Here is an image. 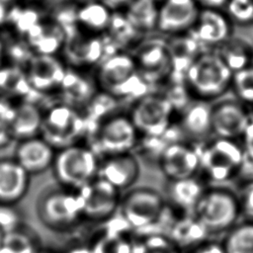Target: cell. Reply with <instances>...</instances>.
Masks as SVG:
<instances>
[{
	"label": "cell",
	"instance_id": "1",
	"mask_svg": "<svg viewBox=\"0 0 253 253\" xmlns=\"http://www.w3.org/2000/svg\"><path fill=\"white\" fill-rule=\"evenodd\" d=\"M97 81L114 98L139 99L148 94V84L139 75L131 54L115 51L99 63Z\"/></svg>",
	"mask_w": 253,
	"mask_h": 253
},
{
	"label": "cell",
	"instance_id": "2",
	"mask_svg": "<svg viewBox=\"0 0 253 253\" xmlns=\"http://www.w3.org/2000/svg\"><path fill=\"white\" fill-rule=\"evenodd\" d=\"M99 157L90 148L79 143L55 152L52 167L58 182L78 191L98 177Z\"/></svg>",
	"mask_w": 253,
	"mask_h": 253
},
{
	"label": "cell",
	"instance_id": "3",
	"mask_svg": "<svg viewBox=\"0 0 253 253\" xmlns=\"http://www.w3.org/2000/svg\"><path fill=\"white\" fill-rule=\"evenodd\" d=\"M232 77V71L217 53L203 52L195 58L184 75L186 88L203 98L222 94Z\"/></svg>",
	"mask_w": 253,
	"mask_h": 253
},
{
	"label": "cell",
	"instance_id": "4",
	"mask_svg": "<svg viewBox=\"0 0 253 253\" xmlns=\"http://www.w3.org/2000/svg\"><path fill=\"white\" fill-rule=\"evenodd\" d=\"M86 119L66 103H58L43 113L42 137L55 150L77 143L84 134Z\"/></svg>",
	"mask_w": 253,
	"mask_h": 253
},
{
	"label": "cell",
	"instance_id": "5",
	"mask_svg": "<svg viewBox=\"0 0 253 253\" xmlns=\"http://www.w3.org/2000/svg\"><path fill=\"white\" fill-rule=\"evenodd\" d=\"M240 213L238 198L223 189L206 190L193 211L209 233L230 228Z\"/></svg>",
	"mask_w": 253,
	"mask_h": 253
},
{
	"label": "cell",
	"instance_id": "6",
	"mask_svg": "<svg viewBox=\"0 0 253 253\" xmlns=\"http://www.w3.org/2000/svg\"><path fill=\"white\" fill-rule=\"evenodd\" d=\"M120 207L126 225L141 233L150 228L167 208L162 196L150 188L131 190L121 201Z\"/></svg>",
	"mask_w": 253,
	"mask_h": 253
},
{
	"label": "cell",
	"instance_id": "7",
	"mask_svg": "<svg viewBox=\"0 0 253 253\" xmlns=\"http://www.w3.org/2000/svg\"><path fill=\"white\" fill-rule=\"evenodd\" d=\"M174 108L168 97L146 94L133 105L129 119L139 134L157 138L168 130Z\"/></svg>",
	"mask_w": 253,
	"mask_h": 253
},
{
	"label": "cell",
	"instance_id": "8",
	"mask_svg": "<svg viewBox=\"0 0 253 253\" xmlns=\"http://www.w3.org/2000/svg\"><path fill=\"white\" fill-rule=\"evenodd\" d=\"M138 134L129 117L113 116L104 120L98 126L90 148L98 157L128 153L136 144Z\"/></svg>",
	"mask_w": 253,
	"mask_h": 253
},
{
	"label": "cell",
	"instance_id": "9",
	"mask_svg": "<svg viewBox=\"0 0 253 253\" xmlns=\"http://www.w3.org/2000/svg\"><path fill=\"white\" fill-rule=\"evenodd\" d=\"M200 168L214 182H223L238 171L244 150L231 139L218 138L210 145L197 148Z\"/></svg>",
	"mask_w": 253,
	"mask_h": 253
},
{
	"label": "cell",
	"instance_id": "10",
	"mask_svg": "<svg viewBox=\"0 0 253 253\" xmlns=\"http://www.w3.org/2000/svg\"><path fill=\"white\" fill-rule=\"evenodd\" d=\"M37 211L42 223L56 229L67 228L82 216L78 193L67 190H51L42 194Z\"/></svg>",
	"mask_w": 253,
	"mask_h": 253
},
{
	"label": "cell",
	"instance_id": "11",
	"mask_svg": "<svg viewBox=\"0 0 253 253\" xmlns=\"http://www.w3.org/2000/svg\"><path fill=\"white\" fill-rule=\"evenodd\" d=\"M131 56L139 75L148 85L171 79L173 67L166 41L145 40L137 44Z\"/></svg>",
	"mask_w": 253,
	"mask_h": 253
},
{
	"label": "cell",
	"instance_id": "12",
	"mask_svg": "<svg viewBox=\"0 0 253 253\" xmlns=\"http://www.w3.org/2000/svg\"><path fill=\"white\" fill-rule=\"evenodd\" d=\"M77 193L81 202L82 216L90 219H108L120 207V191L99 177Z\"/></svg>",
	"mask_w": 253,
	"mask_h": 253
},
{
	"label": "cell",
	"instance_id": "13",
	"mask_svg": "<svg viewBox=\"0 0 253 253\" xmlns=\"http://www.w3.org/2000/svg\"><path fill=\"white\" fill-rule=\"evenodd\" d=\"M159 165L169 181L194 177L200 168L197 148L180 141L170 142L160 152Z\"/></svg>",
	"mask_w": 253,
	"mask_h": 253
},
{
	"label": "cell",
	"instance_id": "14",
	"mask_svg": "<svg viewBox=\"0 0 253 253\" xmlns=\"http://www.w3.org/2000/svg\"><path fill=\"white\" fill-rule=\"evenodd\" d=\"M196 0H163L158 6L156 30L171 36L190 31L198 15Z\"/></svg>",
	"mask_w": 253,
	"mask_h": 253
},
{
	"label": "cell",
	"instance_id": "15",
	"mask_svg": "<svg viewBox=\"0 0 253 253\" xmlns=\"http://www.w3.org/2000/svg\"><path fill=\"white\" fill-rule=\"evenodd\" d=\"M24 70L32 88L41 93L58 89L67 68L56 55L34 53L27 59Z\"/></svg>",
	"mask_w": 253,
	"mask_h": 253
},
{
	"label": "cell",
	"instance_id": "16",
	"mask_svg": "<svg viewBox=\"0 0 253 253\" xmlns=\"http://www.w3.org/2000/svg\"><path fill=\"white\" fill-rule=\"evenodd\" d=\"M138 175L139 163L130 152L107 156L100 161L98 177L119 191L130 187Z\"/></svg>",
	"mask_w": 253,
	"mask_h": 253
},
{
	"label": "cell",
	"instance_id": "17",
	"mask_svg": "<svg viewBox=\"0 0 253 253\" xmlns=\"http://www.w3.org/2000/svg\"><path fill=\"white\" fill-rule=\"evenodd\" d=\"M55 149L42 136L20 140L15 150V160L31 175L46 170L52 165Z\"/></svg>",
	"mask_w": 253,
	"mask_h": 253
},
{
	"label": "cell",
	"instance_id": "18",
	"mask_svg": "<svg viewBox=\"0 0 253 253\" xmlns=\"http://www.w3.org/2000/svg\"><path fill=\"white\" fill-rule=\"evenodd\" d=\"M249 118L240 104L224 101L212 108L211 129L219 138L231 139L243 134Z\"/></svg>",
	"mask_w": 253,
	"mask_h": 253
},
{
	"label": "cell",
	"instance_id": "19",
	"mask_svg": "<svg viewBox=\"0 0 253 253\" xmlns=\"http://www.w3.org/2000/svg\"><path fill=\"white\" fill-rule=\"evenodd\" d=\"M64 54L69 64L74 67L99 64L104 59L105 43L96 35H72L64 42Z\"/></svg>",
	"mask_w": 253,
	"mask_h": 253
},
{
	"label": "cell",
	"instance_id": "20",
	"mask_svg": "<svg viewBox=\"0 0 253 253\" xmlns=\"http://www.w3.org/2000/svg\"><path fill=\"white\" fill-rule=\"evenodd\" d=\"M230 34V27L223 15L215 9L206 8L199 12L190 34L200 45H213L223 42Z\"/></svg>",
	"mask_w": 253,
	"mask_h": 253
},
{
	"label": "cell",
	"instance_id": "21",
	"mask_svg": "<svg viewBox=\"0 0 253 253\" xmlns=\"http://www.w3.org/2000/svg\"><path fill=\"white\" fill-rule=\"evenodd\" d=\"M30 174L15 159H0V204L12 205L26 194Z\"/></svg>",
	"mask_w": 253,
	"mask_h": 253
},
{
	"label": "cell",
	"instance_id": "22",
	"mask_svg": "<svg viewBox=\"0 0 253 253\" xmlns=\"http://www.w3.org/2000/svg\"><path fill=\"white\" fill-rule=\"evenodd\" d=\"M172 60V75L177 83L184 82V75L200 53L201 45L191 35H175L166 41Z\"/></svg>",
	"mask_w": 253,
	"mask_h": 253
},
{
	"label": "cell",
	"instance_id": "23",
	"mask_svg": "<svg viewBox=\"0 0 253 253\" xmlns=\"http://www.w3.org/2000/svg\"><path fill=\"white\" fill-rule=\"evenodd\" d=\"M43 112L32 101L23 100L15 106L10 127L14 139L24 140L41 133Z\"/></svg>",
	"mask_w": 253,
	"mask_h": 253
},
{
	"label": "cell",
	"instance_id": "24",
	"mask_svg": "<svg viewBox=\"0 0 253 253\" xmlns=\"http://www.w3.org/2000/svg\"><path fill=\"white\" fill-rule=\"evenodd\" d=\"M25 36L28 45L37 54L55 55V52L66 39L59 24H43L41 22L35 24Z\"/></svg>",
	"mask_w": 253,
	"mask_h": 253
},
{
	"label": "cell",
	"instance_id": "25",
	"mask_svg": "<svg viewBox=\"0 0 253 253\" xmlns=\"http://www.w3.org/2000/svg\"><path fill=\"white\" fill-rule=\"evenodd\" d=\"M208 234L205 226L194 215H187L175 219L167 236L180 250H194L206 241Z\"/></svg>",
	"mask_w": 253,
	"mask_h": 253
},
{
	"label": "cell",
	"instance_id": "26",
	"mask_svg": "<svg viewBox=\"0 0 253 253\" xmlns=\"http://www.w3.org/2000/svg\"><path fill=\"white\" fill-rule=\"evenodd\" d=\"M58 90L63 96V103L72 107L88 105L95 95L91 81L75 69L66 70Z\"/></svg>",
	"mask_w": 253,
	"mask_h": 253
},
{
	"label": "cell",
	"instance_id": "27",
	"mask_svg": "<svg viewBox=\"0 0 253 253\" xmlns=\"http://www.w3.org/2000/svg\"><path fill=\"white\" fill-rule=\"evenodd\" d=\"M203 184L195 177L170 181L168 194L171 202L185 211H194L205 193Z\"/></svg>",
	"mask_w": 253,
	"mask_h": 253
},
{
	"label": "cell",
	"instance_id": "28",
	"mask_svg": "<svg viewBox=\"0 0 253 253\" xmlns=\"http://www.w3.org/2000/svg\"><path fill=\"white\" fill-rule=\"evenodd\" d=\"M212 107L207 102L200 101L190 105L182 118L183 130L193 137H204L211 129Z\"/></svg>",
	"mask_w": 253,
	"mask_h": 253
},
{
	"label": "cell",
	"instance_id": "29",
	"mask_svg": "<svg viewBox=\"0 0 253 253\" xmlns=\"http://www.w3.org/2000/svg\"><path fill=\"white\" fill-rule=\"evenodd\" d=\"M112 15V10L103 2L93 0L79 7L75 18L79 25L96 35L107 31Z\"/></svg>",
	"mask_w": 253,
	"mask_h": 253
},
{
	"label": "cell",
	"instance_id": "30",
	"mask_svg": "<svg viewBox=\"0 0 253 253\" xmlns=\"http://www.w3.org/2000/svg\"><path fill=\"white\" fill-rule=\"evenodd\" d=\"M136 33L156 29L158 6L155 0H131L124 14Z\"/></svg>",
	"mask_w": 253,
	"mask_h": 253
},
{
	"label": "cell",
	"instance_id": "31",
	"mask_svg": "<svg viewBox=\"0 0 253 253\" xmlns=\"http://www.w3.org/2000/svg\"><path fill=\"white\" fill-rule=\"evenodd\" d=\"M0 92L23 98L25 101H31L30 94L37 93L32 88L25 70L16 64L0 67Z\"/></svg>",
	"mask_w": 253,
	"mask_h": 253
},
{
	"label": "cell",
	"instance_id": "32",
	"mask_svg": "<svg viewBox=\"0 0 253 253\" xmlns=\"http://www.w3.org/2000/svg\"><path fill=\"white\" fill-rule=\"evenodd\" d=\"M131 253H182L167 235L144 233L131 241Z\"/></svg>",
	"mask_w": 253,
	"mask_h": 253
},
{
	"label": "cell",
	"instance_id": "33",
	"mask_svg": "<svg viewBox=\"0 0 253 253\" xmlns=\"http://www.w3.org/2000/svg\"><path fill=\"white\" fill-rule=\"evenodd\" d=\"M222 245L225 253H253V221L232 228Z\"/></svg>",
	"mask_w": 253,
	"mask_h": 253
},
{
	"label": "cell",
	"instance_id": "34",
	"mask_svg": "<svg viewBox=\"0 0 253 253\" xmlns=\"http://www.w3.org/2000/svg\"><path fill=\"white\" fill-rule=\"evenodd\" d=\"M217 54L232 72H236L245 68L249 60L250 51L240 42L228 37L219 44V51Z\"/></svg>",
	"mask_w": 253,
	"mask_h": 253
},
{
	"label": "cell",
	"instance_id": "35",
	"mask_svg": "<svg viewBox=\"0 0 253 253\" xmlns=\"http://www.w3.org/2000/svg\"><path fill=\"white\" fill-rule=\"evenodd\" d=\"M93 253H131V241L118 232H108L91 247Z\"/></svg>",
	"mask_w": 253,
	"mask_h": 253
},
{
	"label": "cell",
	"instance_id": "36",
	"mask_svg": "<svg viewBox=\"0 0 253 253\" xmlns=\"http://www.w3.org/2000/svg\"><path fill=\"white\" fill-rule=\"evenodd\" d=\"M0 253H37L30 237L20 230H14L3 236Z\"/></svg>",
	"mask_w": 253,
	"mask_h": 253
},
{
	"label": "cell",
	"instance_id": "37",
	"mask_svg": "<svg viewBox=\"0 0 253 253\" xmlns=\"http://www.w3.org/2000/svg\"><path fill=\"white\" fill-rule=\"evenodd\" d=\"M106 33L109 34L112 41L123 44L131 41L133 36L137 34L125 15L119 13H113Z\"/></svg>",
	"mask_w": 253,
	"mask_h": 253
},
{
	"label": "cell",
	"instance_id": "38",
	"mask_svg": "<svg viewBox=\"0 0 253 253\" xmlns=\"http://www.w3.org/2000/svg\"><path fill=\"white\" fill-rule=\"evenodd\" d=\"M233 81L238 96L245 102L253 103V67L234 72Z\"/></svg>",
	"mask_w": 253,
	"mask_h": 253
},
{
	"label": "cell",
	"instance_id": "39",
	"mask_svg": "<svg viewBox=\"0 0 253 253\" xmlns=\"http://www.w3.org/2000/svg\"><path fill=\"white\" fill-rule=\"evenodd\" d=\"M226 8L237 24L253 22V0H228Z\"/></svg>",
	"mask_w": 253,
	"mask_h": 253
},
{
	"label": "cell",
	"instance_id": "40",
	"mask_svg": "<svg viewBox=\"0 0 253 253\" xmlns=\"http://www.w3.org/2000/svg\"><path fill=\"white\" fill-rule=\"evenodd\" d=\"M229 37L244 45L250 52H253V23L236 24L231 30Z\"/></svg>",
	"mask_w": 253,
	"mask_h": 253
},
{
	"label": "cell",
	"instance_id": "41",
	"mask_svg": "<svg viewBox=\"0 0 253 253\" xmlns=\"http://www.w3.org/2000/svg\"><path fill=\"white\" fill-rule=\"evenodd\" d=\"M19 216L16 211L8 205L0 204V229L3 234L17 230Z\"/></svg>",
	"mask_w": 253,
	"mask_h": 253
},
{
	"label": "cell",
	"instance_id": "42",
	"mask_svg": "<svg viewBox=\"0 0 253 253\" xmlns=\"http://www.w3.org/2000/svg\"><path fill=\"white\" fill-rule=\"evenodd\" d=\"M240 212H243L253 221V182H248L238 198Z\"/></svg>",
	"mask_w": 253,
	"mask_h": 253
},
{
	"label": "cell",
	"instance_id": "43",
	"mask_svg": "<svg viewBox=\"0 0 253 253\" xmlns=\"http://www.w3.org/2000/svg\"><path fill=\"white\" fill-rule=\"evenodd\" d=\"M244 155L253 161V121H250L244 133Z\"/></svg>",
	"mask_w": 253,
	"mask_h": 253
},
{
	"label": "cell",
	"instance_id": "44",
	"mask_svg": "<svg viewBox=\"0 0 253 253\" xmlns=\"http://www.w3.org/2000/svg\"><path fill=\"white\" fill-rule=\"evenodd\" d=\"M15 112V106L5 98L0 97V121L11 123Z\"/></svg>",
	"mask_w": 253,
	"mask_h": 253
},
{
	"label": "cell",
	"instance_id": "45",
	"mask_svg": "<svg viewBox=\"0 0 253 253\" xmlns=\"http://www.w3.org/2000/svg\"><path fill=\"white\" fill-rule=\"evenodd\" d=\"M193 251V253H225L223 245L213 241H205Z\"/></svg>",
	"mask_w": 253,
	"mask_h": 253
},
{
	"label": "cell",
	"instance_id": "46",
	"mask_svg": "<svg viewBox=\"0 0 253 253\" xmlns=\"http://www.w3.org/2000/svg\"><path fill=\"white\" fill-rule=\"evenodd\" d=\"M14 140L10 124L0 121V149L6 147L10 142Z\"/></svg>",
	"mask_w": 253,
	"mask_h": 253
},
{
	"label": "cell",
	"instance_id": "47",
	"mask_svg": "<svg viewBox=\"0 0 253 253\" xmlns=\"http://www.w3.org/2000/svg\"><path fill=\"white\" fill-rule=\"evenodd\" d=\"M228 0H196L197 3L203 4L206 8L209 9H216L219 7H222L226 4Z\"/></svg>",
	"mask_w": 253,
	"mask_h": 253
},
{
	"label": "cell",
	"instance_id": "48",
	"mask_svg": "<svg viewBox=\"0 0 253 253\" xmlns=\"http://www.w3.org/2000/svg\"><path fill=\"white\" fill-rule=\"evenodd\" d=\"M103 2L106 6H108L111 10L120 8L124 5H128L131 0H100Z\"/></svg>",
	"mask_w": 253,
	"mask_h": 253
},
{
	"label": "cell",
	"instance_id": "49",
	"mask_svg": "<svg viewBox=\"0 0 253 253\" xmlns=\"http://www.w3.org/2000/svg\"><path fill=\"white\" fill-rule=\"evenodd\" d=\"M8 9L6 7L5 1L4 0H0V26L3 25L7 19H8Z\"/></svg>",
	"mask_w": 253,
	"mask_h": 253
},
{
	"label": "cell",
	"instance_id": "50",
	"mask_svg": "<svg viewBox=\"0 0 253 253\" xmlns=\"http://www.w3.org/2000/svg\"><path fill=\"white\" fill-rule=\"evenodd\" d=\"M67 253H93L91 247H84V246H77L70 249Z\"/></svg>",
	"mask_w": 253,
	"mask_h": 253
},
{
	"label": "cell",
	"instance_id": "51",
	"mask_svg": "<svg viewBox=\"0 0 253 253\" xmlns=\"http://www.w3.org/2000/svg\"><path fill=\"white\" fill-rule=\"evenodd\" d=\"M3 54H4V44H3V42L0 40V67H1V61H2Z\"/></svg>",
	"mask_w": 253,
	"mask_h": 253
},
{
	"label": "cell",
	"instance_id": "52",
	"mask_svg": "<svg viewBox=\"0 0 253 253\" xmlns=\"http://www.w3.org/2000/svg\"><path fill=\"white\" fill-rule=\"evenodd\" d=\"M3 236H4V234H3L2 230L0 229V246H1V243H2V239H3Z\"/></svg>",
	"mask_w": 253,
	"mask_h": 253
},
{
	"label": "cell",
	"instance_id": "53",
	"mask_svg": "<svg viewBox=\"0 0 253 253\" xmlns=\"http://www.w3.org/2000/svg\"><path fill=\"white\" fill-rule=\"evenodd\" d=\"M252 60H253V56H252Z\"/></svg>",
	"mask_w": 253,
	"mask_h": 253
}]
</instances>
